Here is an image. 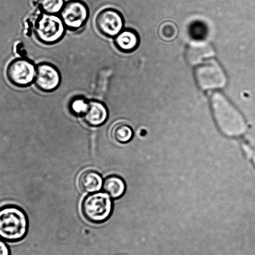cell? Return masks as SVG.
I'll return each instance as SVG.
<instances>
[{
	"label": "cell",
	"mask_w": 255,
	"mask_h": 255,
	"mask_svg": "<svg viewBox=\"0 0 255 255\" xmlns=\"http://www.w3.org/2000/svg\"><path fill=\"white\" fill-rule=\"evenodd\" d=\"M211 103L217 127L224 134L237 137L246 132L247 124L244 117L223 94L215 92Z\"/></svg>",
	"instance_id": "6da1fadb"
},
{
	"label": "cell",
	"mask_w": 255,
	"mask_h": 255,
	"mask_svg": "<svg viewBox=\"0 0 255 255\" xmlns=\"http://www.w3.org/2000/svg\"><path fill=\"white\" fill-rule=\"evenodd\" d=\"M27 215L21 207L6 205L0 208V239L14 243L22 241L28 231Z\"/></svg>",
	"instance_id": "7a4b0ae2"
},
{
	"label": "cell",
	"mask_w": 255,
	"mask_h": 255,
	"mask_svg": "<svg viewBox=\"0 0 255 255\" xmlns=\"http://www.w3.org/2000/svg\"><path fill=\"white\" fill-rule=\"evenodd\" d=\"M82 216L87 221L93 224H101L111 217L113 211V202L104 192L89 194L81 203Z\"/></svg>",
	"instance_id": "3957f363"
},
{
	"label": "cell",
	"mask_w": 255,
	"mask_h": 255,
	"mask_svg": "<svg viewBox=\"0 0 255 255\" xmlns=\"http://www.w3.org/2000/svg\"><path fill=\"white\" fill-rule=\"evenodd\" d=\"M66 27L59 15L42 13L35 22V36L41 43L51 46L64 38Z\"/></svg>",
	"instance_id": "277c9868"
},
{
	"label": "cell",
	"mask_w": 255,
	"mask_h": 255,
	"mask_svg": "<svg viewBox=\"0 0 255 255\" xmlns=\"http://www.w3.org/2000/svg\"><path fill=\"white\" fill-rule=\"evenodd\" d=\"M36 66L31 60L19 57L9 62L6 76L10 83L18 88H26L34 84Z\"/></svg>",
	"instance_id": "5b68a950"
},
{
	"label": "cell",
	"mask_w": 255,
	"mask_h": 255,
	"mask_svg": "<svg viewBox=\"0 0 255 255\" xmlns=\"http://www.w3.org/2000/svg\"><path fill=\"white\" fill-rule=\"evenodd\" d=\"M195 77L200 88L205 91L224 88L227 82L226 73L216 60H211L197 67Z\"/></svg>",
	"instance_id": "8992f818"
},
{
	"label": "cell",
	"mask_w": 255,
	"mask_h": 255,
	"mask_svg": "<svg viewBox=\"0 0 255 255\" xmlns=\"http://www.w3.org/2000/svg\"><path fill=\"white\" fill-rule=\"evenodd\" d=\"M59 15L67 29L76 31L86 24L89 17V7L81 0H69L65 2Z\"/></svg>",
	"instance_id": "52a82bcc"
},
{
	"label": "cell",
	"mask_w": 255,
	"mask_h": 255,
	"mask_svg": "<svg viewBox=\"0 0 255 255\" xmlns=\"http://www.w3.org/2000/svg\"><path fill=\"white\" fill-rule=\"evenodd\" d=\"M95 24L100 33L109 38H114L124 29V20L118 10L106 8L97 14Z\"/></svg>",
	"instance_id": "ba28073f"
},
{
	"label": "cell",
	"mask_w": 255,
	"mask_h": 255,
	"mask_svg": "<svg viewBox=\"0 0 255 255\" xmlns=\"http://www.w3.org/2000/svg\"><path fill=\"white\" fill-rule=\"evenodd\" d=\"M61 83V74L54 65L41 62L36 66L34 84L39 91L51 93L56 91Z\"/></svg>",
	"instance_id": "9c48e42d"
},
{
	"label": "cell",
	"mask_w": 255,
	"mask_h": 255,
	"mask_svg": "<svg viewBox=\"0 0 255 255\" xmlns=\"http://www.w3.org/2000/svg\"><path fill=\"white\" fill-rule=\"evenodd\" d=\"M215 52L213 47L208 42L204 41L192 42L186 50V58L191 66L201 64L204 60L214 57Z\"/></svg>",
	"instance_id": "30bf717a"
},
{
	"label": "cell",
	"mask_w": 255,
	"mask_h": 255,
	"mask_svg": "<svg viewBox=\"0 0 255 255\" xmlns=\"http://www.w3.org/2000/svg\"><path fill=\"white\" fill-rule=\"evenodd\" d=\"M82 118L89 127H101L109 118L108 109L103 102L92 100L89 101L88 109Z\"/></svg>",
	"instance_id": "8fae6325"
},
{
	"label": "cell",
	"mask_w": 255,
	"mask_h": 255,
	"mask_svg": "<svg viewBox=\"0 0 255 255\" xmlns=\"http://www.w3.org/2000/svg\"><path fill=\"white\" fill-rule=\"evenodd\" d=\"M103 182L101 175L92 169L82 172L78 178L79 188L82 192L88 194L101 191Z\"/></svg>",
	"instance_id": "7c38bea8"
},
{
	"label": "cell",
	"mask_w": 255,
	"mask_h": 255,
	"mask_svg": "<svg viewBox=\"0 0 255 255\" xmlns=\"http://www.w3.org/2000/svg\"><path fill=\"white\" fill-rule=\"evenodd\" d=\"M139 43L138 35L134 30L130 29H124L114 38L115 47L124 53L134 51L138 46Z\"/></svg>",
	"instance_id": "4fadbf2b"
},
{
	"label": "cell",
	"mask_w": 255,
	"mask_h": 255,
	"mask_svg": "<svg viewBox=\"0 0 255 255\" xmlns=\"http://www.w3.org/2000/svg\"><path fill=\"white\" fill-rule=\"evenodd\" d=\"M102 189L112 200H117L124 196L126 191V185L121 177L110 175L104 180Z\"/></svg>",
	"instance_id": "5bb4252c"
},
{
	"label": "cell",
	"mask_w": 255,
	"mask_h": 255,
	"mask_svg": "<svg viewBox=\"0 0 255 255\" xmlns=\"http://www.w3.org/2000/svg\"><path fill=\"white\" fill-rule=\"evenodd\" d=\"M132 128L124 122H119L114 125L111 129V136L114 141L119 144L129 142L133 137Z\"/></svg>",
	"instance_id": "9a60e30c"
},
{
	"label": "cell",
	"mask_w": 255,
	"mask_h": 255,
	"mask_svg": "<svg viewBox=\"0 0 255 255\" xmlns=\"http://www.w3.org/2000/svg\"><path fill=\"white\" fill-rule=\"evenodd\" d=\"M89 101L83 96L72 97L68 104L69 113L74 117H82L88 109Z\"/></svg>",
	"instance_id": "2e32d148"
},
{
	"label": "cell",
	"mask_w": 255,
	"mask_h": 255,
	"mask_svg": "<svg viewBox=\"0 0 255 255\" xmlns=\"http://www.w3.org/2000/svg\"><path fill=\"white\" fill-rule=\"evenodd\" d=\"M42 13L59 15L65 4L64 0H37Z\"/></svg>",
	"instance_id": "e0dca14e"
},
{
	"label": "cell",
	"mask_w": 255,
	"mask_h": 255,
	"mask_svg": "<svg viewBox=\"0 0 255 255\" xmlns=\"http://www.w3.org/2000/svg\"><path fill=\"white\" fill-rule=\"evenodd\" d=\"M179 30L176 24L172 21H165L160 25L159 34L162 39L166 41H173L176 38Z\"/></svg>",
	"instance_id": "ac0fdd59"
},
{
	"label": "cell",
	"mask_w": 255,
	"mask_h": 255,
	"mask_svg": "<svg viewBox=\"0 0 255 255\" xmlns=\"http://www.w3.org/2000/svg\"><path fill=\"white\" fill-rule=\"evenodd\" d=\"M0 255H10L8 247L1 240H0Z\"/></svg>",
	"instance_id": "d6986e66"
}]
</instances>
